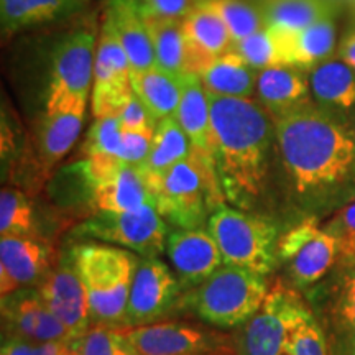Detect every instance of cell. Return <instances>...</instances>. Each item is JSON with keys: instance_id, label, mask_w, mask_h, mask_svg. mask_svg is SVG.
<instances>
[{"instance_id": "1", "label": "cell", "mask_w": 355, "mask_h": 355, "mask_svg": "<svg viewBox=\"0 0 355 355\" xmlns=\"http://www.w3.org/2000/svg\"><path fill=\"white\" fill-rule=\"evenodd\" d=\"M291 199L306 219H326L355 199V130L316 104L273 119Z\"/></svg>"}, {"instance_id": "2", "label": "cell", "mask_w": 355, "mask_h": 355, "mask_svg": "<svg viewBox=\"0 0 355 355\" xmlns=\"http://www.w3.org/2000/svg\"><path fill=\"white\" fill-rule=\"evenodd\" d=\"M216 168L225 201L243 211L263 204L278 152L272 115L259 101L209 94Z\"/></svg>"}, {"instance_id": "3", "label": "cell", "mask_w": 355, "mask_h": 355, "mask_svg": "<svg viewBox=\"0 0 355 355\" xmlns=\"http://www.w3.org/2000/svg\"><path fill=\"white\" fill-rule=\"evenodd\" d=\"M239 355H329L308 301L293 288L275 285L259 313L243 326Z\"/></svg>"}, {"instance_id": "4", "label": "cell", "mask_w": 355, "mask_h": 355, "mask_svg": "<svg viewBox=\"0 0 355 355\" xmlns=\"http://www.w3.org/2000/svg\"><path fill=\"white\" fill-rule=\"evenodd\" d=\"M69 252L86 290L92 326L101 324L121 329L140 257L122 247L96 241L74 243Z\"/></svg>"}, {"instance_id": "5", "label": "cell", "mask_w": 355, "mask_h": 355, "mask_svg": "<svg viewBox=\"0 0 355 355\" xmlns=\"http://www.w3.org/2000/svg\"><path fill=\"white\" fill-rule=\"evenodd\" d=\"M268 293L263 275L222 265L201 285L184 293L180 308L193 311L196 318L212 327L235 329L245 326L259 313Z\"/></svg>"}, {"instance_id": "6", "label": "cell", "mask_w": 355, "mask_h": 355, "mask_svg": "<svg viewBox=\"0 0 355 355\" xmlns=\"http://www.w3.org/2000/svg\"><path fill=\"white\" fill-rule=\"evenodd\" d=\"M152 191L155 207L176 229H201L225 201L217 171L193 152L155 181Z\"/></svg>"}, {"instance_id": "7", "label": "cell", "mask_w": 355, "mask_h": 355, "mask_svg": "<svg viewBox=\"0 0 355 355\" xmlns=\"http://www.w3.org/2000/svg\"><path fill=\"white\" fill-rule=\"evenodd\" d=\"M224 265L241 266L268 277L279 265L278 225L266 214L220 204L207 220Z\"/></svg>"}, {"instance_id": "8", "label": "cell", "mask_w": 355, "mask_h": 355, "mask_svg": "<svg viewBox=\"0 0 355 355\" xmlns=\"http://www.w3.org/2000/svg\"><path fill=\"white\" fill-rule=\"evenodd\" d=\"M304 300L321 326L329 355H355V259L339 257Z\"/></svg>"}, {"instance_id": "9", "label": "cell", "mask_w": 355, "mask_h": 355, "mask_svg": "<svg viewBox=\"0 0 355 355\" xmlns=\"http://www.w3.org/2000/svg\"><path fill=\"white\" fill-rule=\"evenodd\" d=\"M168 222L155 204L125 212H96L73 229V239L122 247L141 259L159 257L166 250Z\"/></svg>"}, {"instance_id": "10", "label": "cell", "mask_w": 355, "mask_h": 355, "mask_svg": "<svg viewBox=\"0 0 355 355\" xmlns=\"http://www.w3.org/2000/svg\"><path fill=\"white\" fill-rule=\"evenodd\" d=\"M339 255L337 239L316 219H304L279 239L278 261L293 290L308 291L316 286L334 268Z\"/></svg>"}, {"instance_id": "11", "label": "cell", "mask_w": 355, "mask_h": 355, "mask_svg": "<svg viewBox=\"0 0 355 355\" xmlns=\"http://www.w3.org/2000/svg\"><path fill=\"white\" fill-rule=\"evenodd\" d=\"M97 35L81 28L68 35L53 53L51 79L44 110L87 105L94 84Z\"/></svg>"}, {"instance_id": "12", "label": "cell", "mask_w": 355, "mask_h": 355, "mask_svg": "<svg viewBox=\"0 0 355 355\" xmlns=\"http://www.w3.org/2000/svg\"><path fill=\"white\" fill-rule=\"evenodd\" d=\"M183 286L176 273L159 257L141 259L128 295L121 329H135L162 322L180 308Z\"/></svg>"}, {"instance_id": "13", "label": "cell", "mask_w": 355, "mask_h": 355, "mask_svg": "<svg viewBox=\"0 0 355 355\" xmlns=\"http://www.w3.org/2000/svg\"><path fill=\"white\" fill-rule=\"evenodd\" d=\"M81 171L91 189L92 214L125 212L153 202V191L140 166L94 165L83 159Z\"/></svg>"}, {"instance_id": "14", "label": "cell", "mask_w": 355, "mask_h": 355, "mask_svg": "<svg viewBox=\"0 0 355 355\" xmlns=\"http://www.w3.org/2000/svg\"><path fill=\"white\" fill-rule=\"evenodd\" d=\"M140 355H220L230 350L227 336L188 322H155L123 329Z\"/></svg>"}, {"instance_id": "15", "label": "cell", "mask_w": 355, "mask_h": 355, "mask_svg": "<svg viewBox=\"0 0 355 355\" xmlns=\"http://www.w3.org/2000/svg\"><path fill=\"white\" fill-rule=\"evenodd\" d=\"M37 290L46 308L66 327L71 340L79 339L91 329L89 300L71 259L69 248L53 263L50 272L37 285Z\"/></svg>"}, {"instance_id": "16", "label": "cell", "mask_w": 355, "mask_h": 355, "mask_svg": "<svg viewBox=\"0 0 355 355\" xmlns=\"http://www.w3.org/2000/svg\"><path fill=\"white\" fill-rule=\"evenodd\" d=\"M53 263L55 250L44 237H0V293L37 286Z\"/></svg>"}, {"instance_id": "17", "label": "cell", "mask_w": 355, "mask_h": 355, "mask_svg": "<svg viewBox=\"0 0 355 355\" xmlns=\"http://www.w3.org/2000/svg\"><path fill=\"white\" fill-rule=\"evenodd\" d=\"M166 254L183 290L189 291L219 270L224 261L207 229H175L168 234Z\"/></svg>"}, {"instance_id": "18", "label": "cell", "mask_w": 355, "mask_h": 355, "mask_svg": "<svg viewBox=\"0 0 355 355\" xmlns=\"http://www.w3.org/2000/svg\"><path fill=\"white\" fill-rule=\"evenodd\" d=\"M314 104L355 130V71L334 56L308 71Z\"/></svg>"}, {"instance_id": "19", "label": "cell", "mask_w": 355, "mask_h": 355, "mask_svg": "<svg viewBox=\"0 0 355 355\" xmlns=\"http://www.w3.org/2000/svg\"><path fill=\"white\" fill-rule=\"evenodd\" d=\"M181 24L186 40L184 73L199 74L214 58L232 51L234 40L227 26L204 0L184 17Z\"/></svg>"}, {"instance_id": "20", "label": "cell", "mask_w": 355, "mask_h": 355, "mask_svg": "<svg viewBox=\"0 0 355 355\" xmlns=\"http://www.w3.org/2000/svg\"><path fill=\"white\" fill-rule=\"evenodd\" d=\"M180 83L181 99L175 119L188 137L193 153L217 171L209 94L194 73H183L180 76Z\"/></svg>"}, {"instance_id": "21", "label": "cell", "mask_w": 355, "mask_h": 355, "mask_svg": "<svg viewBox=\"0 0 355 355\" xmlns=\"http://www.w3.org/2000/svg\"><path fill=\"white\" fill-rule=\"evenodd\" d=\"M255 94L272 119L314 104L308 71L293 64H277L259 71Z\"/></svg>"}, {"instance_id": "22", "label": "cell", "mask_w": 355, "mask_h": 355, "mask_svg": "<svg viewBox=\"0 0 355 355\" xmlns=\"http://www.w3.org/2000/svg\"><path fill=\"white\" fill-rule=\"evenodd\" d=\"M87 105L44 110L37 133L38 162L43 173L51 171L76 144L84 127Z\"/></svg>"}, {"instance_id": "23", "label": "cell", "mask_w": 355, "mask_h": 355, "mask_svg": "<svg viewBox=\"0 0 355 355\" xmlns=\"http://www.w3.org/2000/svg\"><path fill=\"white\" fill-rule=\"evenodd\" d=\"M130 61L132 76L157 66L152 40L139 0H110L105 12Z\"/></svg>"}, {"instance_id": "24", "label": "cell", "mask_w": 355, "mask_h": 355, "mask_svg": "<svg viewBox=\"0 0 355 355\" xmlns=\"http://www.w3.org/2000/svg\"><path fill=\"white\" fill-rule=\"evenodd\" d=\"M257 71L234 50L217 56L198 74L207 94L230 99H252L257 91Z\"/></svg>"}, {"instance_id": "25", "label": "cell", "mask_w": 355, "mask_h": 355, "mask_svg": "<svg viewBox=\"0 0 355 355\" xmlns=\"http://www.w3.org/2000/svg\"><path fill=\"white\" fill-rule=\"evenodd\" d=\"M89 0H0V24L2 35L21 32L25 28L48 24L73 15Z\"/></svg>"}, {"instance_id": "26", "label": "cell", "mask_w": 355, "mask_h": 355, "mask_svg": "<svg viewBox=\"0 0 355 355\" xmlns=\"http://www.w3.org/2000/svg\"><path fill=\"white\" fill-rule=\"evenodd\" d=\"M282 32L285 35L288 64L309 71L336 56L337 38L332 17L319 20L301 32Z\"/></svg>"}, {"instance_id": "27", "label": "cell", "mask_w": 355, "mask_h": 355, "mask_svg": "<svg viewBox=\"0 0 355 355\" xmlns=\"http://www.w3.org/2000/svg\"><path fill=\"white\" fill-rule=\"evenodd\" d=\"M132 91L157 123L176 117L181 99L180 76L155 66L144 73L133 74Z\"/></svg>"}, {"instance_id": "28", "label": "cell", "mask_w": 355, "mask_h": 355, "mask_svg": "<svg viewBox=\"0 0 355 355\" xmlns=\"http://www.w3.org/2000/svg\"><path fill=\"white\" fill-rule=\"evenodd\" d=\"M191 152L193 150H191L188 137H186L184 130L175 117L158 122L153 133L148 157H146L144 165L140 166L150 186L159 180L166 171H170L173 166L183 162L184 158H188Z\"/></svg>"}, {"instance_id": "29", "label": "cell", "mask_w": 355, "mask_h": 355, "mask_svg": "<svg viewBox=\"0 0 355 355\" xmlns=\"http://www.w3.org/2000/svg\"><path fill=\"white\" fill-rule=\"evenodd\" d=\"M141 13L152 40L157 66L175 76H181L186 71V40L181 24L183 20L163 19L144 8Z\"/></svg>"}, {"instance_id": "30", "label": "cell", "mask_w": 355, "mask_h": 355, "mask_svg": "<svg viewBox=\"0 0 355 355\" xmlns=\"http://www.w3.org/2000/svg\"><path fill=\"white\" fill-rule=\"evenodd\" d=\"M260 12L266 26L301 32L332 17V3L329 0H263Z\"/></svg>"}, {"instance_id": "31", "label": "cell", "mask_w": 355, "mask_h": 355, "mask_svg": "<svg viewBox=\"0 0 355 355\" xmlns=\"http://www.w3.org/2000/svg\"><path fill=\"white\" fill-rule=\"evenodd\" d=\"M42 309L43 301L37 288L2 296L3 339L35 340Z\"/></svg>"}, {"instance_id": "32", "label": "cell", "mask_w": 355, "mask_h": 355, "mask_svg": "<svg viewBox=\"0 0 355 355\" xmlns=\"http://www.w3.org/2000/svg\"><path fill=\"white\" fill-rule=\"evenodd\" d=\"M0 237H42L33 204L20 189L0 191Z\"/></svg>"}, {"instance_id": "33", "label": "cell", "mask_w": 355, "mask_h": 355, "mask_svg": "<svg viewBox=\"0 0 355 355\" xmlns=\"http://www.w3.org/2000/svg\"><path fill=\"white\" fill-rule=\"evenodd\" d=\"M232 50L239 53L257 73L277 64H288L283 37L279 30L273 26H265L259 30L257 33L234 44Z\"/></svg>"}, {"instance_id": "34", "label": "cell", "mask_w": 355, "mask_h": 355, "mask_svg": "<svg viewBox=\"0 0 355 355\" xmlns=\"http://www.w3.org/2000/svg\"><path fill=\"white\" fill-rule=\"evenodd\" d=\"M84 159L104 165L122 163V127L119 117L96 119L84 144Z\"/></svg>"}, {"instance_id": "35", "label": "cell", "mask_w": 355, "mask_h": 355, "mask_svg": "<svg viewBox=\"0 0 355 355\" xmlns=\"http://www.w3.org/2000/svg\"><path fill=\"white\" fill-rule=\"evenodd\" d=\"M220 17L227 26L234 44L265 28V20L260 8H255L243 0H204Z\"/></svg>"}, {"instance_id": "36", "label": "cell", "mask_w": 355, "mask_h": 355, "mask_svg": "<svg viewBox=\"0 0 355 355\" xmlns=\"http://www.w3.org/2000/svg\"><path fill=\"white\" fill-rule=\"evenodd\" d=\"M74 355H140L125 331L94 324L86 334L74 340Z\"/></svg>"}, {"instance_id": "37", "label": "cell", "mask_w": 355, "mask_h": 355, "mask_svg": "<svg viewBox=\"0 0 355 355\" xmlns=\"http://www.w3.org/2000/svg\"><path fill=\"white\" fill-rule=\"evenodd\" d=\"M324 229L339 242V257L355 259V199L331 216L324 224Z\"/></svg>"}, {"instance_id": "38", "label": "cell", "mask_w": 355, "mask_h": 355, "mask_svg": "<svg viewBox=\"0 0 355 355\" xmlns=\"http://www.w3.org/2000/svg\"><path fill=\"white\" fill-rule=\"evenodd\" d=\"M0 355H74V340L35 343L25 339H3Z\"/></svg>"}, {"instance_id": "39", "label": "cell", "mask_w": 355, "mask_h": 355, "mask_svg": "<svg viewBox=\"0 0 355 355\" xmlns=\"http://www.w3.org/2000/svg\"><path fill=\"white\" fill-rule=\"evenodd\" d=\"M155 132H123L122 130V153L123 165L141 166L150 153Z\"/></svg>"}, {"instance_id": "40", "label": "cell", "mask_w": 355, "mask_h": 355, "mask_svg": "<svg viewBox=\"0 0 355 355\" xmlns=\"http://www.w3.org/2000/svg\"><path fill=\"white\" fill-rule=\"evenodd\" d=\"M119 122L123 132H155L157 128V122L135 94L130 96L125 107L119 115Z\"/></svg>"}, {"instance_id": "41", "label": "cell", "mask_w": 355, "mask_h": 355, "mask_svg": "<svg viewBox=\"0 0 355 355\" xmlns=\"http://www.w3.org/2000/svg\"><path fill=\"white\" fill-rule=\"evenodd\" d=\"M144 10L163 19L183 20L198 6L196 0H139Z\"/></svg>"}, {"instance_id": "42", "label": "cell", "mask_w": 355, "mask_h": 355, "mask_svg": "<svg viewBox=\"0 0 355 355\" xmlns=\"http://www.w3.org/2000/svg\"><path fill=\"white\" fill-rule=\"evenodd\" d=\"M336 56L347 63L355 71V32L345 35L343 42L337 44Z\"/></svg>"}]
</instances>
